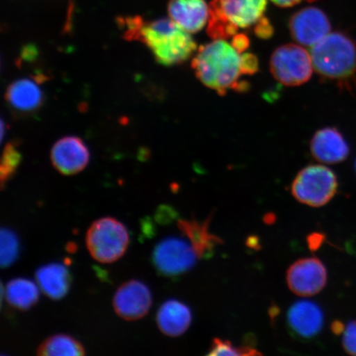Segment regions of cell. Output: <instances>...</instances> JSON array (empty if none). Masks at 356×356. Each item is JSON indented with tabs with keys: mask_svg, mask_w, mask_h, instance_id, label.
Listing matches in <instances>:
<instances>
[{
	"mask_svg": "<svg viewBox=\"0 0 356 356\" xmlns=\"http://www.w3.org/2000/svg\"><path fill=\"white\" fill-rule=\"evenodd\" d=\"M126 38L144 43L160 65L182 64L197 51V43L191 33L180 28L170 17L151 22L131 17L126 20Z\"/></svg>",
	"mask_w": 356,
	"mask_h": 356,
	"instance_id": "cell-1",
	"label": "cell"
},
{
	"mask_svg": "<svg viewBox=\"0 0 356 356\" xmlns=\"http://www.w3.org/2000/svg\"><path fill=\"white\" fill-rule=\"evenodd\" d=\"M191 65L200 81L221 95L229 89L235 90L243 74L241 54L222 39L200 47Z\"/></svg>",
	"mask_w": 356,
	"mask_h": 356,
	"instance_id": "cell-2",
	"label": "cell"
},
{
	"mask_svg": "<svg viewBox=\"0 0 356 356\" xmlns=\"http://www.w3.org/2000/svg\"><path fill=\"white\" fill-rule=\"evenodd\" d=\"M267 0H211L207 33L213 40L234 37L265 17Z\"/></svg>",
	"mask_w": 356,
	"mask_h": 356,
	"instance_id": "cell-3",
	"label": "cell"
},
{
	"mask_svg": "<svg viewBox=\"0 0 356 356\" xmlns=\"http://www.w3.org/2000/svg\"><path fill=\"white\" fill-rule=\"evenodd\" d=\"M314 68L323 79L346 81L356 72V44L348 35L329 33L312 47Z\"/></svg>",
	"mask_w": 356,
	"mask_h": 356,
	"instance_id": "cell-4",
	"label": "cell"
},
{
	"mask_svg": "<svg viewBox=\"0 0 356 356\" xmlns=\"http://www.w3.org/2000/svg\"><path fill=\"white\" fill-rule=\"evenodd\" d=\"M129 240L126 226L111 217L93 222L86 235L89 252L101 264H111L121 258L127 251Z\"/></svg>",
	"mask_w": 356,
	"mask_h": 356,
	"instance_id": "cell-5",
	"label": "cell"
},
{
	"mask_svg": "<svg viewBox=\"0 0 356 356\" xmlns=\"http://www.w3.org/2000/svg\"><path fill=\"white\" fill-rule=\"evenodd\" d=\"M337 188V176L330 168L310 165L298 173L291 186V193L302 204L321 207L330 202Z\"/></svg>",
	"mask_w": 356,
	"mask_h": 356,
	"instance_id": "cell-6",
	"label": "cell"
},
{
	"mask_svg": "<svg viewBox=\"0 0 356 356\" xmlns=\"http://www.w3.org/2000/svg\"><path fill=\"white\" fill-rule=\"evenodd\" d=\"M271 74L284 86H300L308 82L314 70L310 53L300 44H287L273 52Z\"/></svg>",
	"mask_w": 356,
	"mask_h": 356,
	"instance_id": "cell-7",
	"label": "cell"
},
{
	"mask_svg": "<svg viewBox=\"0 0 356 356\" xmlns=\"http://www.w3.org/2000/svg\"><path fill=\"white\" fill-rule=\"evenodd\" d=\"M200 257L193 245L184 238L170 237L162 240L154 249L152 261L160 275L175 277L197 264Z\"/></svg>",
	"mask_w": 356,
	"mask_h": 356,
	"instance_id": "cell-8",
	"label": "cell"
},
{
	"mask_svg": "<svg viewBox=\"0 0 356 356\" xmlns=\"http://www.w3.org/2000/svg\"><path fill=\"white\" fill-rule=\"evenodd\" d=\"M286 280L289 289L296 295L313 296L326 286L327 269L318 258H302L289 267Z\"/></svg>",
	"mask_w": 356,
	"mask_h": 356,
	"instance_id": "cell-9",
	"label": "cell"
},
{
	"mask_svg": "<svg viewBox=\"0 0 356 356\" xmlns=\"http://www.w3.org/2000/svg\"><path fill=\"white\" fill-rule=\"evenodd\" d=\"M289 30L293 40L305 47H314L331 32L326 13L315 7L302 8L291 17Z\"/></svg>",
	"mask_w": 356,
	"mask_h": 356,
	"instance_id": "cell-10",
	"label": "cell"
},
{
	"mask_svg": "<svg viewBox=\"0 0 356 356\" xmlns=\"http://www.w3.org/2000/svg\"><path fill=\"white\" fill-rule=\"evenodd\" d=\"M152 305V295L140 280H130L122 284L113 298V307L119 317L128 321L143 318Z\"/></svg>",
	"mask_w": 356,
	"mask_h": 356,
	"instance_id": "cell-11",
	"label": "cell"
},
{
	"mask_svg": "<svg viewBox=\"0 0 356 356\" xmlns=\"http://www.w3.org/2000/svg\"><path fill=\"white\" fill-rule=\"evenodd\" d=\"M51 159L58 172L64 175H74L87 167L90 154L80 138L66 136L53 146Z\"/></svg>",
	"mask_w": 356,
	"mask_h": 356,
	"instance_id": "cell-12",
	"label": "cell"
},
{
	"mask_svg": "<svg viewBox=\"0 0 356 356\" xmlns=\"http://www.w3.org/2000/svg\"><path fill=\"white\" fill-rule=\"evenodd\" d=\"M169 17L191 34L197 33L208 24L210 6L206 0H170Z\"/></svg>",
	"mask_w": 356,
	"mask_h": 356,
	"instance_id": "cell-13",
	"label": "cell"
},
{
	"mask_svg": "<svg viewBox=\"0 0 356 356\" xmlns=\"http://www.w3.org/2000/svg\"><path fill=\"white\" fill-rule=\"evenodd\" d=\"M311 154L318 161L335 164L348 158L350 147L342 134L334 127L318 131L310 142Z\"/></svg>",
	"mask_w": 356,
	"mask_h": 356,
	"instance_id": "cell-14",
	"label": "cell"
},
{
	"mask_svg": "<svg viewBox=\"0 0 356 356\" xmlns=\"http://www.w3.org/2000/svg\"><path fill=\"white\" fill-rule=\"evenodd\" d=\"M287 321L296 336L310 339L322 331L324 316L321 308L314 302L300 300L289 308Z\"/></svg>",
	"mask_w": 356,
	"mask_h": 356,
	"instance_id": "cell-15",
	"label": "cell"
},
{
	"mask_svg": "<svg viewBox=\"0 0 356 356\" xmlns=\"http://www.w3.org/2000/svg\"><path fill=\"white\" fill-rule=\"evenodd\" d=\"M212 213L206 220L197 221L195 219L179 220L178 229L184 237L188 238L200 257L210 258L213 255L218 245L222 244L221 238L210 231Z\"/></svg>",
	"mask_w": 356,
	"mask_h": 356,
	"instance_id": "cell-16",
	"label": "cell"
},
{
	"mask_svg": "<svg viewBox=\"0 0 356 356\" xmlns=\"http://www.w3.org/2000/svg\"><path fill=\"white\" fill-rule=\"evenodd\" d=\"M6 100L8 105L17 113H32L42 106L44 95L35 80L21 79L8 86Z\"/></svg>",
	"mask_w": 356,
	"mask_h": 356,
	"instance_id": "cell-17",
	"label": "cell"
},
{
	"mask_svg": "<svg viewBox=\"0 0 356 356\" xmlns=\"http://www.w3.org/2000/svg\"><path fill=\"white\" fill-rule=\"evenodd\" d=\"M158 327L164 335L179 337L190 327L193 314L188 305L176 300L164 302L158 310Z\"/></svg>",
	"mask_w": 356,
	"mask_h": 356,
	"instance_id": "cell-18",
	"label": "cell"
},
{
	"mask_svg": "<svg viewBox=\"0 0 356 356\" xmlns=\"http://www.w3.org/2000/svg\"><path fill=\"white\" fill-rule=\"evenodd\" d=\"M35 280L41 291L51 300L64 298L71 284V277L65 265L51 264L44 265L35 273Z\"/></svg>",
	"mask_w": 356,
	"mask_h": 356,
	"instance_id": "cell-19",
	"label": "cell"
},
{
	"mask_svg": "<svg viewBox=\"0 0 356 356\" xmlns=\"http://www.w3.org/2000/svg\"><path fill=\"white\" fill-rule=\"evenodd\" d=\"M6 300L13 308L28 310L37 304L39 289L32 280L16 278L10 280L6 287Z\"/></svg>",
	"mask_w": 356,
	"mask_h": 356,
	"instance_id": "cell-20",
	"label": "cell"
},
{
	"mask_svg": "<svg viewBox=\"0 0 356 356\" xmlns=\"http://www.w3.org/2000/svg\"><path fill=\"white\" fill-rule=\"evenodd\" d=\"M41 356H80L86 355L83 346L74 337L58 334L44 340L38 349Z\"/></svg>",
	"mask_w": 356,
	"mask_h": 356,
	"instance_id": "cell-21",
	"label": "cell"
},
{
	"mask_svg": "<svg viewBox=\"0 0 356 356\" xmlns=\"http://www.w3.org/2000/svg\"><path fill=\"white\" fill-rule=\"evenodd\" d=\"M19 255V240L13 231H0V264L3 268L12 266Z\"/></svg>",
	"mask_w": 356,
	"mask_h": 356,
	"instance_id": "cell-22",
	"label": "cell"
},
{
	"mask_svg": "<svg viewBox=\"0 0 356 356\" xmlns=\"http://www.w3.org/2000/svg\"><path fill=\"white\" fill-rule=\"evenodd\" d=\"M21 159L22 156L16 145L13 142L7 144L3 149L1 165H0L2 189L6 182L15 175L17 168L20 165Z\"/></svg>",
	"mask_w": 356,
	"mask_h": 356,
	"instance_id": "cell-23",
	"label": "cell"
},
{
	"mask_svg": "<svg viewBox=\"0 0 356 356\" xmlns=\"http://www.w3.org/2000/svg\"><path fill=\"white\" fill-rule=\"evenodd\" d=\"M208 355H261L252 346H234L232 342L227 340H222L220 338H215L213 340Z\"/></svg>",
	"mask_w": 356,
	"mask_h": 356,
	"instance_id": "cell-24",
	"label": "cell"
},
{
	"mask_svg": "<svg viewBox=\"0 0 356 356\" xmlns=\"http://www.w3.org/2000/svg\"><path fill=\"white\" fill-rule=\"evenodd\" d=\"M342 344L347 353L356 355V321H351L344 329Z\"/></svg>",
	"mask_w": 356,
	"mask_h": 356,
	"instance_id": "cell-25",
	"label": "cell"
},
{
	"mask_svg": "<svg viewBox=\"0 0 356 356\" xmlns=\"http://www.w3.org/2000/svg\"><path fill=\"white\" fill-rule=\"evenodd\" d=\"M241 70L243 74H254L258 70V60L252 53L241 54Z\"/></svg>",
	"mask_w": 356,
	"mask_h": 356,
	"instance_id": "cell-26",
	"label": "cell"
},
{
	"mask_svg": "<svg viewBox=\"0 0 356 356\" xmlns=\"http://www.w3.org/2000/svg\"><path fill=\"white\" fill-rule=\"evenodd\" d=\"M254 33L259 38L269 39L274 33L273 26L265 17L254 26Z\"/></svg>",
	"mask_w": 356,
	"mask_h": 356,
	"instance_id": "cell-27",
	"label": "cell"
},
{
	"mask_svg": "<svg viewBox=\"0 0 356 356\" xmlns=\"http://www.w3.org/2000/svg\"><path fill=\"white\" fill-rule=\"evenodd\" d=\"M177 216V212L173 210L172 207L168 206L159 207L156 212V220L163 225L172 222Z\"/></svg>",
	"mask_w": 356,
	"mask_h": 356,
	"instance_id": "cell-28",
	"label": "cell"
},
{
	"mask_svg": "<svg viewBox=\"0 0 356 356\" xmlns=\"http://www.w3.org/2000/svg\"><path fill=\"white\" fill-rule=\"evenodd\" d=\"M231 44H232L236 51H238L240 54H243L248 48L250 42H249V39L246 35L237 33L234 35Z\"/></svg>",
	"mask_w": 356,
	"mask_h": 356,
	"instance_id": "cell-29",
	"label": "cell"
},
{
	"mask_svg": "<svg viewBox=\"0 0 356 356\" xmlns=\"http://www.w3.org/2000/svg\"><path fill=\"white\" fill-rule=\"evenodd\" d=\"M275 6L280 8H291L302 1H315V0H270Z\"/></svg>",
	"mask_w": 356,
	"mask_h": 356,
	"instance_id": "cell-30",
	"label": "cell"
},
{
	"mask_svg": "<svg viewBox=\"0 0 356 356\" xmlns=\"http://www.w3.org/2000/svg\"><path fill=\"white\" fill-rule=\"evenodd\" d=\"M323 241V236L318 234H311L308 238L309 246L311 249H318Z\"/></svg>",
	"mask_w": 356,
	"mask_h": 356,
	"instance_id": "cell-31",
	"label": "cell"
},
{
	"mask_svg": "<svg viewBox=\"0 0 356 356\" xmlns=\"http://www.w3.org/2000/svg\"><path fill=\"white\" fill-rule=\"evenodd\" d=\"M332 329L333 332L337 334V335H338V334H340L341 332H344L343 325H342V323L339 322L333 323Z\"/></svg>",
	"mask_w": 356,
	"mask_h": 356,
	"instance_id": "cell-32",
	"label": "cell"
},
{
	"mask_svg": "<svg viewBox=\"0 0 356 356\" xmlns=\"http://www.w3.org/2000/svg\"><path fill=\"white\" fill-rule=\"evenodd\" d=\"M66 249L69 252H74L77 250L76 244L74 243H70L67 244Z\"/></svg>",
	"mask_w": 356,
	"mask_h": 356,
	"instance_id": "cell-33",
	"label": "cell"
},
{
	"mask_svg": "<svg viewBox=\"0 0 356 356\" xmlns=\"http://www.w3.org/2000/svg\"><path fill=\"white\" fill-rule=\"evenodd\" d=\"M355 172H356V159H355Z\"/></svg>",
	"mask_w": 356,
	"mask_h": 356,
	"instance_id": "cell-34",
	"label": "cell"
}]
</instances>
